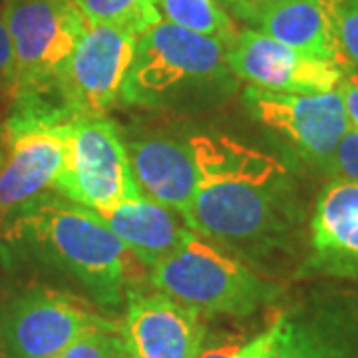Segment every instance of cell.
<instances>
[{
	"mask_svg": "<svg viewBox=\"0 0 358 358\" xmlns=\"http://www.w3.org/2000/svg\"><path fill=\"white\" fill-rule=\"evenodd\" d=\"M106 320L82 294L26 285L0 301V358H58Z\"/></svg>",
	"mask_w": 358,
	"mask_h": 358,
	"instance_id": "7",
	"label": "cell"
},
{
	"mask_svg": "<svg viewBox=\"0 0 358 358\" xmlns=\"http://www.w3.org/2000/svg\"><path fill=\"white\" fill-rule=\"evenodd\" d=\"M338 0H279L255 20L259 32L293 50L329 60L348 74L336 38Z\"/></svg>",
	"mask_w": 358,
	"mask_h": 358,
	"instance_id": "16",
	"label": "cell"
},
{
	"mask_svg": "<svg viewBox=\"0 0 358 358\" xmlns=\"http://www.w3.org/2000/svg\"><path fill=\"white\" fill-rule=\"evenodd\" d=\"M227 58L239 82L279 94L333 92L346 76L341 66L293 50L255 28L239 30Z\"/></svg>",
	"mask_w": 358,
	"mask_h": 358,
	"instance_id": "12",
	"label": "cell"
},
{
	"mask_svg": "<svg viewBox=\"0 0 358 358\" xmlns=\"http://www.w3.org/2000/svg\"><path fill=\"white\" fill-rule=\"evenodd\" d=\"M117 331H120V320H106L86 334H82L58 358H110Z\"/></svg>",
	"mask_w": 358,
	"mask_h": 358,
	"instance_id": "22",
	"label": "cell"
},
{
	"mask_svg": "<svg viewBox=\"0 0 358 358\" xmlns=\"http://www.w3.org/2000/svg\"><path fill=\"white\" fill-rule=\"evenodd\" d=\"M126 145L141 195L183 217L199 183V167L189 140L152 134L126 141Z\"/></svg>",
	"mask_w": 358,
	"mask_h": 358,
	"instance_id": "15",
	"label": "cell"
},
{
	"mask_svg": "<svg viewBox=\"0 0 358 358\" xmlns=\"http://www.w3.org/2000/svg\"><path fill=\"white\" fill-rule=\"evenodd\" d=\"M138 36V32L120 26H88L56 84L68 114L108 115L114 110L122 98Z\"/></svg>",
	"mask_w": 358,
	"mask_h": 358,
	"instance_id": "10",
	"label": "cell"
},
{
	"mask_svg": "<svg viewBox=\"0 0 358 358\" xmlns=\"http://www.w3.org/2000/svg\"><path fill=\"white\" fill-rule=\"evenodd\" d=\"M54 192L92 211L143 199L126 140L108 115H80L68 122L64 167Z\"/></svg>",
	"mask_w": 358,
	"mask_h": 358,
	"instance_id": "6",
	"label": "cell"
},
{
	"mask_svg": "<svg viewBox=\"0 0 358 358\" xmlns=\"http://www.w3.org/2000/svg\"><path fill=\"white\" fill-rule=\"evenodd\" d=\"M68 117L8 110L0 159V229L30 201L56 189L64 167Z\"/></svg>",
	"mask_w": 358,
	"mask_h": 358,
	"instance_id": "8",
	"label": "cell"
},
{
	"mask_svg": "<svg viewBox=\"0 0 358 358\" xmlns=\"http://www.w3.org/2000/svg\"><path fill=\"white\" fill-rule=\"evenodd\" d=\"M96 215L141 265L150 268L193 235L179 213L145 197L136 203L96 211Z\"/></svg>",
	"mask_w": 358,
	"mask_h": 358,
	"instance_id": "17",
	"label": "cell"
},
{
	"mask_svg": "<svg viewBox=\"0 0 358 358\" xmlns=\"http://www.w3.org/2000/svg\"><path fill=\"white\" fill-rule=\"evenodd\" d=\"M162 20L233 44L239 30L219 0H155Z\"/></svg>",
	"mask_w": 358,
	"mask_h": 358,
	"instance_id": "18",
	"label": "cell"
},
{
	"mask_svg": "<svg viewBox=\"0 0 358 358\" xmlns=\"http://www.w3.org/2000/svg\"><path fill=\"white\" fill-rule=\"evenodd\" d=\"M189 143L199 183L185 225L259 273L289 255L303 219L289 169L229 136L197 134Z\"/></svg>",
	"mask_w": 358,
	"mask_h": 358,
	"instance_id": "1",
	"label": "cell"
},
{
	"mask_svg": "<svg viewBox=\"0 0 358 358\" xmlns=\"http://www.w3.org/2000/svg\"><path fill=\"white\" fill-rule=\"evenodd\" d=\"M324 171L331 179L358 183V128L346 129Z\"/></svg>",
	"mask_w": 358,
	"mask_h": 358,
	"instance_id": "23",
	"label": "cell"
},
{
	"mask_svg": "<svg viewBox=\"0 0 358 358\" xmlns=\"http://www.w3.org/2000/svg\"><path fill=\"white\" fill-rule=\"evenodd\" d=\"M0 13L14 54L13 102L50 103L66 112L58 76L90 26L76 0H4Z\"/></svg>",
	"mask_w": 358,
	"mask_h": 358,
	"instance_id": "5",
	"label": "cell"
},
{
	"mask_svg": "<svg viewBox=\"0 0 358 358\" xmlns=\"http://www.w3.org/2000/svg\"><path fill=\"white\" fill-rule=\"evenodd\" d=\"M16 90V76H14V54L8 30L2 20L0 13V102L10 106Z\"/></svg>",
	"mask_w": 358,
	"mask_h": 358,
	"instance_id": "24",
	"label": "cell"
},
{
	"mask_svg": "<svg viewBox=\"0 0 358 358\" xmlns=\"http://www.w3.org/2000/svg\"><path fill=\"white\" fill-rule=\"evenodd\" d=\"M128 253L96 211L56 192L24 205L0 229L4 263L70 281L108 319L126 305Z\"/></svg>",
	"mask_w": 358,
	"mask_h": 358,
	"instance_id": "2",
	"label": "cell"
},
{
	"mask_svg": "<svg viewBox=\"0 0 358 358\" xmlns=\"http://www.w3.org/2000/svg\"><path fill=\"white\" fill-rule=\"evenodd\" d=\"M334 20L346 70L358 76V0H338Z\"/></svg>",
	"mask_w": 358,
	"mask_h": 358,
	"instance_id": "21",
	"label": "cell"
},
{
	"mask_svg": "<svg viewBox=\"0 0 358 358\" xmlns=\"http://www.w3.org/2000/svg\"><path fill=\"white\" fill-rule=\"evenodd\" d=\"M268 358H358V296L313 291L282 307Z\"/></svg>",
	"mask_w": 358,
	"mask_h": 358,
	"instance_id": "11",
	"label": "cell"
},
{
	"mask_svg": "<svg viewBox=\"0 0 358 358\" xmlns=\"http://www.w3.org/2000/svg\"><path fill=\"white\" fill-rule=\"evenodd\" d=\"M229 44L159 20L143 30L122 86V102L148 110L197 112L225 103L239 88Z\"/></svg>",
	"mask_w": 358,
	"mask_h": 358,
	"instance_id": "3",
	"label": "cell"
},
{
	"mask_svg": "<svg viewBox=\"0 0 358 358\" xmlns=\"http://www.w3.org/2000/svg\"><path fill=\"white\" fill-rule=\"evenodd\" d=\"M209 334L203 315L155 289L126 293L120 338L134 358H197Z\"/></svg>",
	"mask_w": 358,
	"mask_h": 358,
	"instance_id": "13",
	"label": "cell"
},
{
	"mask_svg": "<svg viewBox=\"0 0 358 358\" xmlns=\"http://www.w3.org/2000/svg\"><path fill=\"white\" fill-rule=\"evenodd\" d=\"M2 141H4V124L0 122V159H2Z\"/></svg>",
	"mask_w": 358,
	"mask_h": 358,
	"instance_id": "28",
	"label": "cell"
},
{
	"mask_svg": "<svg viewBox=\"0 0 358 358\" xmlns=\"http://www.w3.org/2000/svg\"><path fill=\"white\" fill-rule=\"evenodd\" d=\"M219 2L225 6V10H231L233 16L253 26L257 18L279 0H219Z\"/></svg>",
	"mask_w": 358,
	"mask_h": 358,
	"instance_id": "25",
	"label": "cell"
},
{
	"mask_svg": "<svg viewBox=\"0 0 358 358\" xmlns=\"http://www.w3.org/2000/svg\"><path fill=\"white\" fill-rule=\"evenodd\" d=\"M296 277L358 279V183L331 179L320 189Z\"/></svg>",
	"mask_w": 358,
	"mask_h": 358,
	"instance_id": "14",
	"label": "cell"
},
{
	"mask_svg": "<svg viewBox=\"0 0 358 358\" xmlns=\"http://www.w3.org/2000/svg\"><path fill=\"white\" fill-rule=\"evenodd\" d=\"M243 103L255 124L320 169H327L350 128L338 88L322 94H279L247 86Z\"/></svg>",
	"mask_w": 358,
	"mask_h": 358,
	"instance_id": "9",
	"label": "cell"
},
{
	"mask_svg": "<svg viewBox=\"0 0 358 358\" xmlns=\"http://www.w3.org/2000/svg\"><path fill=\"white\" fill-rule=\"evenodd\" d=\"M150 281L205 319H245L277 303L282 293L281 285L195 233L150 268Z\"/></svg>",
	"mask_w": 358,
	"mask_h": 358,
	"instance_id": "4",
	"label": "cell"
},
{
	"mask_svg": "<svg viewBox=\"0 0 358 358\" xmlns=\"http://www.w3.org/2000/svg\"><path fill=\"white\" fill-rule=\"evenodd\" d=\"M90 26H120L141 34L162 20L155 0H76Z\"/></svg>",
	"mask_w": 358,
	"mask_h": 358,
	"instance_id": "19",
	"label": "cell"
},
{
	"mask_svg": "<svg viewBox=\"0 0 358 358\" xmlns=\"http://www.w3.org/2000/svg\"><path fill=\"white\" fill-rule=\"evenodd\" d=\"M273 345V327L271 322L265 331L251 338L241 334H217L215 338H205L203 348L197 358H268Z\"/></svg>",
	"mask_w": 358,
	"mask_h": 358,
	"instance_id": "20",
	"label": "cell"
},
{
	"mask_svg": "<svg viewBox=\"0 0 358 358\" xmlns=\"http://www.w3.org/2000/svg\"><path fill=\"white\" fill-rule=\"evenodd\" d=\"M338 92L345 102L346 117L350 128H358V76L357 74H346L338 86Z\"/></svg>",
	"mask_w": 358,
	"mask_h": 358,
	"instance_id": "26",
	"label": "cell"
},
{
	"mask_svg": "<svg viewBox=\"0 0 358 358\" xmlns=\"http://www.w3.org/2000/svg\"><path fill=\"white\" fill-rule=\"evenodd\" d=\"M110 358H134L128 352V348L124 346V343H122V338H120V331H117V336H115L114 348H112V355H110Z\"/></svg>",
	"mask_w": 358,
	"mask_h": 358,
	"instance_id": "27",
	"label": "cell"
}]
</instances>
